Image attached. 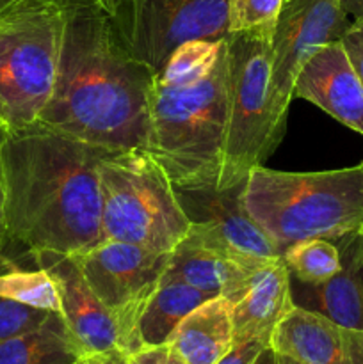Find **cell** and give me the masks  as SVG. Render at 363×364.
Instances as JSON below:
<instances>
[{
  "label": "cell",
  "instance_id": "obj_24",
  "mask_svg": "<svg viewBox=\"0 0 363 364\" xmlns=\"http://www.w3.org/2000/svg\"><path fill=\"white\" fill-rule=\"evenodd\" d=\"M53 311L32 308L13 299L0 297V341L21 336L41 327Z\"/></svg>",
  "mask_w": 363,
  "mask_h": 364
},
{
  "label": "cell",
  "instance_id": "obj_25",
  "mask_svg": "<svg viewBox=\"0 0 363 364\" xmlns=\"http://www.w3.org/2000/svg\"><path fill=\"white\" fill-rule=\"evenodd\" d=\"M269 345L270 341L260 340V338L241 341V343H233L230 350H228L216 364H253L260 355V352H262L263 348L269 347Z\"/></svg>",
  "mask_w": 363,
  "mask_h": 364
},
{
  "label": "cell",
  "instance_id": "obj_23",
  "mask_svg": "<svg viewBox=\"0 0 363 364\" xmlns=\"http://www.w3.org/2000/svg\"><path fill=\"white\" fill-rule=\"evenodd\" d=\"M283 4L285 0H228L230 34L244 32L273 43Z\"/></svg>",
  "mask_w": 363,
  "mask_h": 364
},
{
  "label": "cell",
  "instance_id": "obj_28",
  "mask_svg": "<svg viewBox=\"0 0 363 364\" xmlns=\"http://www.w3.org/2000/svg\"><path fill=\"white\" fill-rule=\"evenodd\" d=\"M75 364H128V355L120 348H114V350L100 352V354L82 355Z\"/></svg>",
  "mask_w": 363,
  "mask_h": 364
},
{
  "label": "cell",
  "instance_id": "obj_31",
  "mask_svg": "<svg viewBox=\"0 0 363 364\" xmlns=\"http://www.w3.org/2000/svg\"><path fill=\"white\" fill-rule=\"evenodd\" d=\"M253 364H278V354L273 347H267L260 352V355L256 358V361Z\"/></svg>",
  "mask_w": 363,
  "mask_h": 364
},
{
  "label": "cell",
  "instance_id": "obj_2",
  "mask_svg": "<svg viewBox=\"0 0 363 364\" xmlns=\"http://www.w3.org/2000/svg\"><path fill=\"white\" fill-rule=\"evenodd\" d=\"M153 84L102 7L64 4L59 70L38 123L107 151L144 149Z\"/></svg>",
  "mask_w": 363,
  "mask_h": 364
},
{
  "label": "cell",
  "instance_id": "obj_19",
  "mask_svg": "<svg viewBox=\"0 0 363 364\" xmlns=\"http://www.w3.org/2000/svg\"><path fill=\"white\" fill-rule=\"evenodd\" d=\"M82 355L57 311L38 329L0 341V364H75Z\"/></svg>",
  "mask_w": 363,
  "mask_h": 364
},
{
  "label": "cell",
  "instance_id": "obj_16",
  "mask_svg": "<svg viewBox=\"0 0 363 364\" xmlns=\"http://www.w3.org/2000/svg\"><path fill=\"white\" fill-rule=\"evenodd\" d=\"M292 308L290 272L280 258L256 277L244 297L231 304L233 343L255 338L270 341L276 326Z\"/></svg>",
  "mask_w": 363,
  "mask_h": 364
},
{
  "label": "cell",
  "instance_id": "obj_21",
  "mask_svg": "<svg viewBox=\"0 0 363 364\" xmlns=\"http://www.w3.org/2000/svg\"><path fill=\"white\" fill-rule=\"evenodd\" d=\"M0 297L46 311L60 313V299L56 283L46 270L11 269L0 274Z\"/></svg>",
  "mask_w": 363,
  "mask_h": 364
},
{
  "label": "cell",
  "instance_id": "obj_11",
  "mask_svg": "<svg viewBox=\"0 0 363 364\" xmlns=\"http://www.w3.org/2000/svg\"><path fill=\"white\" fill-rule=\"evenodd\" d=\"M244 183L228 188H177L178 201L191 220L187 237L241 263L283 258L244 203Z\"/></svg>",
  "mask_w": 363,
  "mask_h": 364
},
{
  "label": "cell",
  "instance_id": "obj_3",
  "mask_svg": "<svg viewBox=\"0 0 363 364\" xmlns=\"http://www.w3.org/2000/svg\"><path fill=\"white\" fill-rule=\"evenodd\" d=\"M228 119V43L206 73L185 84L155 77L146 151L174 188H219Z\"/></svg>",
  "mask_w": 363,
  "mask_h": 364
},
{
  "label": "cell",
  "instance_id": "obj_32",
  "mask_svg": "<svg viewBox=\"0 0 363 364\" xmlns=\"http://www.w3.org/2000/svg\"><path fill=\"white\" fill-rule=\"evenodd\" d=\"M53 2H59V4H71V2H84V4H95V6L102 7L103 11L107 13V9H109V4L110 0H53Z\"/></svg>",
  "mask_w": 363,
  "mask_h": 364
},
{
  "label": "cell",
  "instance_id": "obj_9",
  "mask_svg": "<svg viewBox=\"0 0 363 364\" xmlns=\"http://www.w3.org/2000/svg\"><path fill=\"white\" fill-rule=\"evenodd\" d=\"M171 252H155L141 245L103 240L82 255L71 256L84 279L109 309L120 331V350H141L139 318L160 287Z\"/></svg>",
  "mask_w": 363,
  "mask_h": 364
},
{
  "label": "cell",
  "instance_id": "obj_13",
  "mask_svg": "<svg viewBox=\"0 0 363 364\" xmlns=\"http://www.w3.org/2000/svg\"><path fill=\"white\" fill-rule=\"evenodd\" d=\"M292 95L363 135V84L340 39L326 43L306 60Z\"/></svg>",
  "mask_w": 363,
  "mask_h": 364
},
{
  "label": "cell",
  "instance_id": "obj_30",
  "mask_svg": "<svg viewBox=\"0 0 363 364\" xmlns=\"http://www.w3.org/2000/svg\"><path fill=\"white\" fill-rule=\"evenodd\" d=\"M342 7L352 20L363 21V0H340Z\"/></svg>",
  "mask_w": 363,
  "mask_h": 364
},
{
  "label": "cell",
  "instance_id": "obj_34",
  "mask_svg": "<svg viewBox=\"0 0 363 364\" xmlns=\"http://www.w3.org/2000/svg\"><path fill=\"white\" fill-rule=\"evenodd\" d=\"M16 2H18V0H0V14H2L4 11L9 9L11 6H14Z\"/></svg>",
  "mask_w": 363,
  "mask_h": 364
},
{
  "label": "cell",
  "instance_id": "obj_10",
  "mask_svg": "<svg viewBox=\"0 0 363 364\" xmlns=\"http://www.w3.org/2000/svg\"><path fill=\"white\" fill-rule=\"evenodd\" d=\"M351 23L340 0H287L283 4L274 32L270 68L273 124L281 139L301 68L320 46L342 39Z\"/></svg>",
  "mask_w": 363,
  "mask_h": 364
},
{
  "label": "cell",
  "instance_id": "obj_12",
  "mask_svg": "<svg viewBox=\"0 0 363 364\" xmlns=\"http://www.w3.org/2000/svg\"><path fill=\"white\" fill-rule=\"evenodd\" d=\"M36 263L56 283L60 299V315L84 355L120 348V331L109 309L102 304L71 256L36 252Z\"/></svg>",
  "mask_w": 363,
  "mask_h": 364
},
{
  "label": "cell",
  "instance_id": "obj_22",
  "mask_svg": "<svg viewBox=\"0 0 363 364\" xmlns=\"http://www.w3.org/2000/svg\"><path fill=\"white\" fill-rule=\"evenodd\" d=\"M224 39L221 41L194 39V41L184 43L171 53L166 66L157 75V78L166 84H185V82L201 77L217 60L223 50Z\"/></svg>",
  "mask_w": 363,
  "mask_h": 364
},
{
  "label": "cell",
  "instance_id": "obj_17",
  "mask_svg": "<svg viewBox=\"0 0 363 364\" xmlns=\"http://www.w3.org/2000/svg\"><path fill=\"white\" fill-rule=\"evenodd\" d=\"M167 343L187 364H216L233 345L231 304L212 297L189 313Z\"/></svg>",
  "mask_w": 363,
  "mask_h": 364
},
{
  "label": "cell",
  "instance_id": "obj_35",
  "mask_svg": "<svg viewBox=\"0 0 363 364\" xmlns=\"http://www.w3.org/2000/svg\"><path fill=\"white\" fill-rule=\"evenodd\" d=\"M285 2H287V0H285Z\"/></svg>",
  "mask_w": 363,
  "mask_h": 364
},
{
  "label": "cell",
  "instance_id": "obj_29",
  "mask_svg": "<svg viewBox=\"0 0 363 364\" xmlns=\"http://www.w3.org/2000/svg\"><path fill=\"white\" fill-rule=\"evenodd\" d=\"M6 128L0 127V153H2L4 137H6ZM7 245H9V237H7V226H6V210H4V183H2V160H0V256L6 252Z\"/></svg>",
  "mask_w": 363,
  "mask_h": 364
},
{
  "label": "cell",
  "instance_id": "obj_8",
  "mask_svg": "<svg viewBox=\"0 0 363 364\" xmlns=\"http://www.w3.org/2000/svg\"><path fill=\"white\" fill-rule=\"evenodd\" d=\"M107 14L125 48L155 77L184 43L230 36L228 0H110Z\"/></svg>",
  "mask_w": 363,
  "mask_h": 364
},
{
  "label": "cell",
  "instance_id": "obj_27",
  "mask_svg": "<svg viewBox=\"0 0 363 364\" xmlns=\"http://www.w3.org/2000/svg\"><path fill=\"white\" fill-rule=\"evenodd\" d=\"M340 41L363 84V21L352 20L351 27L342 36Z\"/></svg>",
  "mask_w": 363,
  "mask_h": 364
},
{
  "label": "cell",
  "instance_id": "obj_20",
  "mask_svg": "<svg viewBox=\"0 0 363 364\" xmlns=\"http://www.w3.org/2000/svg\"><path fill=\"white\" fill-rule=\"evenodd\" d=\"M283 262L298 283L319 284L340 270L342 258L337 244L326 238L299 240L285 249Z\"/></svg>",
  "mask_w": 363,
  "mask_h": 364
},
{
  "label": "cell",
  "instance_id": "obj_14",
  "mask_svg": "<svg viewBox=\"0 0 363 364\" xmlns=\"http://www.w3.org/2000/svg\"><path fill=\"white\" fill-rule=\"evenodd\" d=\"M270 347L302 364H363V331L294 306L274 329Z\"/></svg>",
  "mask_w": 363,
  "mask_h": 364
},
{
  "label": "cell",
  "instance_id": "obj_18",
  "mask_svg": "<svg viewBox=\"0 0 363 364\" xmlns=\"http://www.w3.org/2000/svg\"><path fill=\"white\" fill-rule=\"evenodd\" d=\"M209 299L212 297L198 288L164 276L139 318L137 331L142 347L166 345L182 320Z\"/></svg>",
  "mask_w": 363,
  "mask_h": 364
},
{
  "label": "cell",
  "instance_id": "obj_7",
  "mask_svg": "<svg viewBox=\"0 0 363 364\" xmlns=\"http://www.w3.org/2000/svg\"><path fill=\"white\" fill-rule=\"evenodd\" d=\"M226 43L228 119L219 188L244 183L281 142L270 107L273 43L244 32H231Z\"/></svg>",
  "mask_w": 363,
  "mask_h": 364
},
{
  "label": "cell",
  "instance_id": "obj_6",
  "mask_svg": "<svg viewBox=\"0 0 363 364\" xmlns=\"http://www.w3.org/2000/svg\"><path fill=\"white\" fill-rule=\"evenodd\" d=\"M64 6L18 0L0 14V127L38 123L59 70Z\"/></svg>",
  "mask_w": 363,
  "mask_h": 364
},
{
  "label": "cell",
  "instance_id": "obj_4",
  "mask_svg": "<svg viewBox=\"0 0 363 364\" xmlns=\"http://www.w3.org/2000/svg\"><path fill=\"white\" fill-rule=\"evenodd\" d=\"M244 203L281 255L299 240L363 233V162L317 173L249 171Z\"/></svg>",
  "mask_w": 363,
  "mask_h": 364
},
{
  "label": "cell",
  "instance_id": "obj_1",
  "mask_svg": "<svg viewBox=\"0 0 363 364\" xmlns=\"http://www.w3.org/2000/svg\"><path fill=\"white\" fill-rule=\"evenodd\" d=\"M103 151L41 123L7 130L0 160L9 244L77 256L103 242Z\"/></svg>",
  "mask_w": 363,
  "mask_h": 364
},
{
  "label": "cell",
  "instance_id": "obj_33",
  "mask_svg": "<svg viewBox=\"0 0 363 364\" xmlns=\"http://www.w3.org/2000/svg\"><path fill=\"white\" fill-rule=\"evenodd\" d=\"M278 364H302V363L295 361V359L288 358V355H281V354H278Z\"/></svg>",
  "mask_w": 363,
  "mask_h": 364
},
{
  "label": "cell",
  "instance_id": "obj_5",
  "mask_svg": "<svg viewBox=\"0 0 363 364\" xmlns=\"http://www.w3.org/2000/svg\"><path fill=\"white\" fill-rule=\"evenodd\" d=\"M98 173L103 240L173 252L191 220L157 160L146 149L103 151Z\"/></svg>",
  "mask_w": 363,
  "mask_h": 364
},
{
  "label": "cell",
  "instance_id": "obj_15",
  "mask_svg": "<svg viewBox=\"0 0 363 364\" xmlns=\"http://www.w3.org/2000/svg\"><path fill=\"white\" fill-rule=\"evenodd\" d=\"M335 244L340 251V270L324 283H298L292 288V301L338 326L363 331V233L347 235Z\"/></svg>",
  "mask_w": 363,
  "mask_h": 364
},
{
  "label": "cell",
  "instance_id": "obj_26",
  "mask_svg": "<svg viewBox=\"0 0 363 364\" xmlns=\"http://www.w3.org/2000/svg\"><path fill=\"white\" fill-rule=\"evenodd\" d=\"M128 364H187L169 343L157 347H142L128 355Z\"/></svg>",
  "mask_w": 363,
  "mask_h": 364
}]
</instances>
